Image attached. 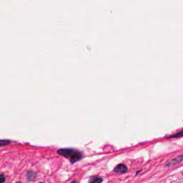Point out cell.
<instances>
[{
    "mask_svg": "<svg viewBox=\"0 0 183 183\" xmlns=\"http://www.w3.org/2000/svg\"><path fill=\"white\" fill-rule=\"evenodd\" d=\"M57 153L68 159L70 162L74 164L80 161L83 158V154L80 151L74 149H60L58 150Z\"/></svg>",
    "mask_w": 183,
    "mask_h": 183,
    "instance_id": "6da1fadb",
    "label": "cell"
},
{
    "mask_svg": "<svg viewBox=\"0 0 183 183\" xmlns=\"http://www.w3.org/2000/svg\"><path fill=\"white\" fill-rule=\"evenodd\" d=\"M182 160H183V155H181L180 156V157H176V158L172 159V160H170V161L166 164V166H167V167H170V166L175 165V164H178V163H180V162H182Z\"/></svg>",
    "mask_w": 183,
    "mask_h": 183,
    "instance_id": "7a4b0ae2",
    "label": "cell"
},
{
    "mask_svg": "<svg viewBox=\"0 0 183 183\" xmlns=\"http://www.w3.org/2000/svg\"><path fill=\"white\" fill-rule=\"evenodd\" d=\"M127 170V168L125 164H119L114 169V172L116 173H125L126 172Z\"/></svg>",
    "mask_w": 183,
    "mask_h": 183,
    "instance_id": "3957f363",
    "label": "cell"
},
{
    "mask_svg": "<svg viewBox=\"0 0 183 183\" xmlns=\"http://www.w3.org/2000/svg\"><path fill=\"white\" fill-rule=\"evenodd\" d=\"M36 177V174L35 172H34L33 171H29L28 172L27 174V180L29 181H33Z\"/></svg>",
    "mask_w": 183,
    "mask_h": 183,
    "instance_id": "277c9868",
    "label": "cell"
},
{
    "mask_svg": "<svg viewBox=\"0 0 183 183\" xmlns=\"http://www.w3.org/2000/svg\"><path fill=\"white\" fill-rule=\"evenodd\" d=\"M102 182V178L99 177H95L91 180L90 183H101Z\"/></svg>",
    "mask_w": 183,
    "mask_h": 183,
    "instance_id": "5b68a950",
    "label": "cell"
},
{
    "mask_svg": "<svg viewBox=\"0 0 183 183\" xmlns=\"http://www.w3.org/2000/svg\"><path fill=\"white\" fill-rule=\"evenodd\" d=\"M183 137V130L180 131V132H177V133L174 134V135H171L169 137H170V138H174V137Z\"/></svg>",
    "mask_w": 183,
    "mask_h": 183,
    "instance_id": "8992f818",
    "label": "cell"
},
{
    "mask_svg": "<svg viewBox=\"0 0 183 183\" xmlns=\"http://www.w3.org/2000/svg\"><path fill=\"white\" fill-rule=\"evenodd\" d=\"M9 143H10V141H8V140H0V146L7 145H9Z\"/></svg>",
    "mask_w": 183,
    "mask_h": 183,
    "instance_id": "52a82bcc",
    "label": "cell"
},
{
    "mask_svg": "<svg viewBox=\"0 0 183 183\" xmlns=\"http://www.w3.org/2000/svg\"><path fill=\"white\" fill-rule=\"evenodd\" d=\"M5 181V177L4 174H0V183H3Z\"/></svg>",
    "mask_w": 183,
    "mask_h": 183,
    "instance_id": "ba28073f",
    "label": "cell"
},
{
    "mask_svg": "<svg viewBox=\"0 0 183 183\" xmlns=\"http://www.w3.org/2000/svg\"><path fill=\"white\" fill-rule=\"evenodd\" d=\"M71 183H77V181H76V180H74V181H72V182Z\"/></svg>",
    "mask_w": 183,
    "mask_h": 183,
    "instance_id": "9c48e42d",
    "label": "cell"
},
{
    "mask_svg": "<svg viewBox=\"0 0 183 183\" xmlns=\"http://www.w3.org/2000/svg\"><path fill=\"white\" fill-rule=\"evenodd\" d=\"M16 183H21V182H17Z\"/></svg>",
    "mask_w": 183,
    "mask_h": 183,
    "instance_id": "30bf717a",
    "label": "cell"
},
{
    "mask_svg": "<svg viewBox=\"0 0 183 183\" xmlns=\"http://www.w3.org/2000/svg\"><path fill=\"white\" fill-rule=\"evenodd\" d=\"M39 183H44V182H39Z\"/></svg>",
    "mask_w": 183,
    "mask_h": 183,
    "instance_id": "8fae6325",
    "label": "cell"
}]
</instances>
